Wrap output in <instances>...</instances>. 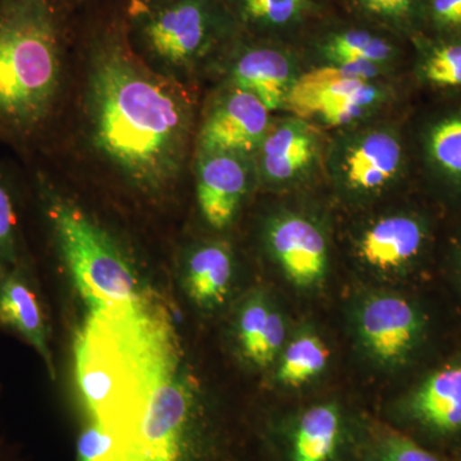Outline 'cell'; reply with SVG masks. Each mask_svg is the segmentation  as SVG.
I'll return each mask as SVG.
<instances>
[{
    "instance_id": "1",
    "label": "cell",
    "mask_w": 461,
    "mask_h": 461,
    "mask_svg": "<svg viewBox=\"0 0 461 461\" xmlns=\"http://www.w3.org/2000/svg\"><path fill=\"white\" fill-rule=\"evenodd\" d=\"M200 102L133 51L122 0H103L76 14L68 89L33 158L94 202L163 213L191 199Z\"/></svg>"
},
{
    "instance_id": "2",
    "label": "cell",
    "mask_w": 461,
    "mask_h": 461,
    "mask_svg": "<svg viewBox=\"0 0 461 461\" xmlns=\"http://www.w3.org/2000/svg\"><path fill=\"white\" fill-rule=\"evenodd\" d=\"M21 165L48 244L89 306L91 320L117 329L157 321L142 294L131 251L99 217L93 200L41 159Z\"/></svg>"
},
{
    "instance_id": "3",
    "label": "cell",
    "mask_w": 461,
    "mask_h": 461,
    "mask_svg": "<svg viewBox=\"0 0 461 461\" xmlns=\"http://www.w3.org/2000/svg\"><path fill=\"white\" fill-rule=\"evenodd\" d=\"M76 14L60 0H0V145L41 153L62 108Z\"/></svg>"
},
{
    "instance_id": "4",
    "label": "cell",
    "mask_w": 461,
    "mask_h": 461,
    "mask_svg": "<svg viewBox=\"0 0 461 461\" xmlns=\"http://www.w3.org/2000/svg\"><path fill=\"white\" fill-rule=\"evenodd\" d=\"M369 286L346 305V329L355 351L381 375L411 379L456 350L454 306L439 302L427 286Z\"/></svg>"
},
{
    "instance_id": "5",
    "label": "cell",
    "mask_w": 461,
    "mask_h": 461,
    "mask_svg": "<svg viewBox=\"0 0 461 461\" xmlns=\"http://www.w3.org/2000/svg\"><path fill=\"white\" fill-rule=\"evenodd\" d=\"M123 11L127 38L142 62L200 95L218 58L240 35L223 0H159L123 5Z\"/></svg>"
},
{
    "instance_id": "6",
    "label": "cell",
    "mask_w": 461,
    "mask_h": 461,
    "mask_svg": "<svg viewBox=\"0 0 461 461\" xmlns=\"http://www.w3.org/2000/svg\"><path fill=\"white\" fill-rule=\"evenodd\" d=\"M208 411L171 364L118 430L121 461H232L230 435Z\"/></svg>"
},
{
    "instance_id": "7",
    "label": "cell",
    "mask_w": 461,
    "mask_h": 461,
    "mask_svg": "<svg viewBox=\"0 0 461 461\" xmlns=\"http://www.w3.org/2000/svg\"><path fill=\"white\" fill-rule=\"evenodd\" d=\"M445 213L429 198L364 215L346 233L355 271L369 286L409 288L435 280Z\"/></svg>"
},
{
    "instance_id": "8",
    "label": "cell",
    "mask_w": 461,
    "mask_h": 461,
    "mask_svg": "<svg viewBox=\"0 0 461 461\" xmlns=\"http://www.w3.org/2000/svg\"><path fill=\"white\" fill-rule=\"evenodd\" d=\"M414 168L411 139L396 123L369 121L327 141L323 173L348 208H372L400 193Z\"/></svg>"
},
{
    "instance_id": "9",
    "label": "cell",
    "mask_w": 461,
    "mask_h": 461,
    "mask_svg": "<svg viewBox=\"0 0 461 461\" xmlns=\"http://www.w3.org/2000/svg\"><path fill=\"white\" fill-rule=\"evenodd\" d=\"M373 414L339 396L273 411L258 426L262 461H357Z\"/></svg>"
},
{
    "instance_id": "10",
    "label": "cell",
    "mask_w": 461,
    "mask_h": 461,
    "mask_svg": "<svg viewBox=\"0 0 461 461\" xmlns=\"http://www.w3.org/2000/svg\"><path fill=\"white\" fill-rule=\"evenodd\" d=\"M388 71L379 67L320 65L303 72L285 109L324 130L350 129L375 120L390 103Z\"/></svg>"
},
{
    "instance_id": "11",
    "label": "cell",
    "mask_w": 461,
    "mask_h": 461,
    "mask_svg": "<svg viewBox=\"0 0 461 461\" xmlns=\"http://www.w3.org/2000/svg\"><path fill=\"white\" fill-rule=\"evenodd\" d=\"M258 240L282 280L303 296L326 288L332 271V232L320 209L277 203L260 215Z\"/></svg>"
},
{
    "instance_id": "12",
    "label": "cell",
    "mask_w": 461,
    "mask_h": 461,
    "mask_svg": "<svg viewBox=\"0 0 461 461\" xmlns=\"http://www.w3.org/2000/svg\"><path fill=\"white\" fill-rule=\"evenodd\" d=\"M377 417L436 453L460 450L461 346L408 382Z\"/></svg>"
},
{
    "instance_id": "13",
    "label": "cell",
    "mask_w": 461,
    "mask_h": 461,
    "mask_svg": "<svg viewBox=\"0 0 461 461\" xmlns=\"http://www.w3.org/2000/svg\"><path fill=\"white\" fill-rule=\"evenodd\" d=\"M302 74L286 42L240 33L218 58L205 90L215 85L239 87L256 95L273 113L284 111L288 93Z\"/></svg>"
},
{
    "instance_id": "14",
    "label": "cell",
    "mask_w": 461,
    "mask_h": 461,
    "mask_svg": "<svg viewBox=\"0 0 461 461\" xmlns=\"http://www.w3.org/2000/svg\"><path fill=\"white\" fill-rule=\"evenodd\" d=\"M326 139L320 127L296 115L273 117L256 157L258 191L286 194L323 173Z\"/></svg>"
},
{
    "instance_id": "15",
    "label": "cell",
    "mask_w": 461,
    "mask_h": 461,
    "mask_svg": "<svg viewBox=\"0 0 461 461\" xmlns=\"http://www.w3.org/2000/svg\"><path fill=\"white\" fill-rule=\"evenodd\" d=\"M414 167L427 198L446 214L461 215V103L421 118L411 139Z\"/></svg>"
},
{
    "instance_id": "16",
    "label": "cell",
    "mask_w": 461,
    "mask_h": 461,
    "mask_svg": "<svg viewBox=\"0 0 461 461\" xmlns=\"http://www.w3.org/2000/svg\"><path fill=\"white\" fill-rule=\"evenodd\" d=\"M257 191L254 157L224 150L195 151L191 200L203 224L212 232L220 235L232 229Z\"/></svg>"
},
{
    "instance_id": "17",
    "label": "cell",
    "mask_w": 461,
    "mask_h": 461,
    "mask_svg": "<svg viewBox=\"0 0 461 461\" xmlns=\"http://www.w3.org/2000/svg\"><path fill=\"white\" fill-rule=\"evenodd\" d=\"M272 120V112L253 94L229 85L208 87L200 102L195 151L256 157Z\"/></svg>"
},
{
    "instance_id": "18",
    "label": "cell",
    "mask_w": 461,
    "mask_h": 461,
    "mask_svg": "<svg viewBox=\"0 0 461 461\" xmlns=\"http://www.w3.org/2000/svg\"><path fill=\"white\" fill-rule=\"evenodd\" d=\"M291 330L284 308L266 288H254L242 297L233 315L236 348L241 359L257 371L269 372Z\"/></svg>"
},
{
    "instance_id": "19",
    "label": "cell",
    "mask_w": 461,
    "mask_h": 461,
    "mask_svg": "<svg viewBox=\"0 0 461 461\" xmlns=\"http://www.w3.org/2000/svg\"><path fill=\"white\" fill-rule=\"evenodd\" d=\"M0 326L35 348L54 377L50 327L36 288L30 256L0 269Z\"/></svg>"
},
{
    "instance_id": "20",
    "label": "cell",
    "mask_w": 461,
    "mask_h": 461,
    "mask_svg": "<svg viewBox=\"0 0 461 461\" xmlns=\"http://www.w3.org/2000/svg\"><path fill=\"white\" fill-rule=\"evenodd\" d=\"M185 290L194 304L204 312L222 308L232 291L238 273V257L223 238L190 242L181 253Z\"/></svg>"
},
{
    "instance_id": "21",
    "label": "cell",
    "mask_w": 461,
    "mask_h": 461,
    "mask_svg": "<svg viewBox=\"0 0 461 461\" xmlns=\"http://www.w3.org/2000/svg\"><path fill=\"white\" fill-rule=\"evenodd\" d=\"M330 363L332 350L326 336L313 321H302L293 327L269 369L273 387L286 396L300 395L326 377Z\"/></svg>"
},
{
    "instance_id": "22",
    "label": "cell",
    "mask_w": 461,
    "mask_h": 461,
    "mask_svg": "<svg viewBox=\"0 0 461 461\" xmlns=\"http://www.w3.org/2000/svg\"><path fill=\"white\" fill-rule=\"evenodd\" d=\"M399 39L372 26L336 27L314 42L320 65L375 66L391 71L402 58Z\"/></svg>"
},
{
    "instance_id": "23",
    "label": "cell",
    "mask_w": 461,
    "mask_h": 461,
    "mask_svg": "<svg viewBox=\"0 0 461 461\" xmlns=\"http://www.w3.org/2000/svg\"><path fill=\"white\" fill-rule=\"evenodd\" d=\"M240 33L250 38L285 41L317 16L314 0H223Z\"/></svg>"
},
{
    "instance_id": "24",
    "label": "cell",
    "mask_w": 461,
    "mask_h": 461,
    "mask_svg": "<svg viewBox=\"0 0 461 461\" xmlns=\"http://www.w3.org/2000/svg\"><path fill=\"white\" fill-rule=\"evenodd\" d=\"M26 198L23 166L0 160V269L14 266L29 256L21 217Z\"/></svg>"
},
{
    "instance_id": "25",
    "label": "cell",
    "mask_w": 461,
    "mask_h": 461,
    "mask_svg": "<svg viewBox=\"0 0 461 461\" xmlns=\"http://www.w3.org/2000/svg\"><path fill=\"white\" fill-rule=\"evenodd\" d=\"M415 77L439 93L461 94V38L420 35L411 39Z\"/></svg>"
},
{
    "instance_id": "26",
    "label": "cell",
    "mask_w": 461,
    "mask_h": 461,
    "mask_svg": "<svg viewBox=\"0 0 461 461\" xmlns=\"http://www.w3.org/2000/svg\"><path fill=\"white\" fill-rule=\"evenodd\" d=\"M357 461H451L372 415Z\"/></svg>"
},
{
    "instance_id": "27",
    "label": "cell",
    "mask_w": 461,
    "mask_h": 461,
    "mask_svg": "<svg viewBox=\"0 0 461 461\" xmlns=\"http://www.w3.org/2000/svg\"><path fill=\"white\" fill-rule=\"evenodd\" d=\"M368 26L411 41L424 32L426 0H350Z\"/></svg>"
},
{
    "instance_id": "28",
    "label": "cell",
    "mask_w": 461,
    "mask_h": 461,
    "mask_svg": "<svg viewBox=\"0 0 461 461\" xmlns=\"http://www.w3.org/2000/svg\"><path fill=\"white\" fill-rule=\"evenodd\" d=\"M455 218L456 221L442 230L435 278L442 281L455 311L461 318V215Z\"/></svg>"
},
{
    "instance_id": "29",
    "label": "cell",
    "mask_w": 461,
    "mask_h": 461,
    "mask_svg": "<svg viewBox=\"0 0 461 461\" xmlns=\"http://www.w3.org/2000/svg\"><path fill=\"white\" fill-rule=\"evenodd\" d=\"M122 439L107 421L90 420L78 436L76 461H121Z\"/></svg>"
},
{
    "instance_id": "30",
    "label": "cell",
    "mask_w": 461,
    "mask_h": 461,
    "mask_svg": "<svg viewBox=\"0 0 461 461\" xmlns=\"http://www.w3.org/2000/svg\"><path fill=\"white\" fill-rule=\"evenodd\" d=\"M424 35L461 38V0H426Z\"/></svg>"
},
{
    "instance_id": "31",
    "label": "cell",
    "mask_w": 461,
    "mask_h": 461,
    "mask_svg": "<svg viewBox=\"0 0 461 461\" xmlns=\"http://www.w3.org/2000/svg\"><path fill=\"white\" fill-rule=\"evenodd\" d=\"M67 8L71 9L74 14H80L85 9L99 5L103 0H60Z\"/></svg>"
},
{
    "instance_id": "32",
    "label": "cell",
    "mask_w": 461,
    "mask_h": 461,
    "mask_svg": "<svg viewBox=\"0 0 461 461\" xmlns=\"http://www.w3.org/2000/svg\"><path fill=\"white\" fill-rule=\"evenodd\" d=\"M159 2V0H123V5L126 7H142V5H153V3Z\"/></svg>"
},
{
    "instance_id": "33",
    "label": "cell",
    "mask_w": 461,
    "mask_h": 461,
    "mask_svg": "<svg viewBox=\"0 0 461 461\" xmlns=\"http://www.w3.org/2000/svg\"><path fill=\"white\" fill-rule=\"evenodd\" d=\"M448 457H450L451 461H461V448Z\"/></svg>"
}]
</instances>
